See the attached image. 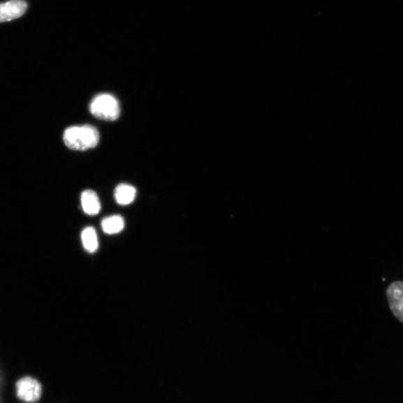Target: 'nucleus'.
I'll return each mask as SVG.
<instances>
[{"mask_svg":"<svg viewBox=\"0 0 403 403\" xmlns=\"http://www.w3.org/2000/svg\"><path fill=\"white\" fill-rule=\"evenodd\" d=\"M63 140L65 145L71 149L85 151L96 147L100 135L91 125L75 126L64 131Z\"/></svg>","mask_w":403,"mask_h":403,"instance_id":"f257e3e1","label":"nucleus"},{"mask_svg":"<svg viewBox=\"0 0 403 403\" xmlns=\"http://www.w3.org/2000/svg\"><path fill=\"white\" fill-rule=\"evenodd\" d=\"M90 110L95 117L105 122H115L121 115L116 98L108 94L96 96L91 103Z\"/></svg>","mask_w":403,"mask_h":403,"instance_id":"f03ea898","label":"nucleus"},{"mask_svg":"<svg viewBox=\"0 0 403 403\" xmlns=\"http://www.w3.org/2000/svg\"><path fill=\"white\" fill-rule=\"evenodd\" d=\"M17 397L27 403H36L41 397L42 386L36 379L25 376L16 384Z\"/></svg>","mask_w":403,"mask_h":403,"instance_id":"7ed1b4c3","label":"nucleus"},{"mask_svg":"<svg viewBox=\"0 0 403 403\" xmlns=\"http://www.w3.org/2000/svg\"><path fill=\"white\" fill-rule=\"evenodd\" d=\"M387 298L390 310L403 323V281H395L387 289Z\"/></svg>","mask_w":403,"mask_h":403,"instance_id":"20e7f679","label":"nucleus"},{"mask_svg":"<svg viewBox=\"0 0 403 403\" xmlns=\"http://www.w3.org/2000/svg\"><path fill=\"white\" fill-rule=\"evenodd\" d=\"M27 8L25 0H9L0 3V23L18 19L26 13Z\"/></svg>","mask_w":403,"mask_h":403,"instance_id":"39448f33","label":"nucleus"},{"mask_svg":"<svg viewBox=\"0 0 403 403\" xmlns=\"http://www.w3.org/2000/svg\"><path fill=\"white\" fill-rule=\"evenodd\" d=\"M81 203L83 211L89 215L99 214L101 204L97 194L91 190L85 191L81 196Z\"/></svg>","mask_w":403,"mask_h":403,"instance_id":"423d86ee","label":"nucleus"},{"mask_svg":"<svg viewBox=\"0 0 403 403\" xmlns=\"http://www.w3.org/2000/svg\"><path fill=\"white\" fill-rule=\"evenodd\" d=\"M136 193V189L132 185L121 184L115 189V200L119 205H127L134 201Z\"/></svg>","mask_w":403,"mask_h":403,"instance_id":"0eeeda50","label":"nucleus"},{"mask_svg":"<svg viewBox=\"0 0 403 403\" xmlns=\"http://www.w3.org/2000/svg\"><path fill=\"white\" fill-rule=\"evenodd\" d=\"M125 226V221L122 216L114 215L105 217L102 221V228L105 233L114 235L121 233Z\"/></svg>","mask_w":403,"mask_h":403,"instance_id":"6e6552de","label":"nucleus"},{"mask_svg":"<svg viewBox=\"0 0 403 403\" xmlns=\"http://www.w3.org/2000/svg\"><path fill=\"white\" fill-rule=\"evenodd\" d=\"M82 241L85 249L90 254L96 251L98 248V238L96 230L93 227H87L82 233Z\"/></svg>","mask_w":403,"mask_h":403,"instance_id":"1a4fd4ad","label":"nucleus"}]
</instances>
